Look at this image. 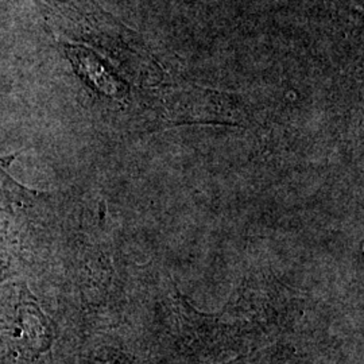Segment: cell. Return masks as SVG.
I'll return each instance as SVG.
<instances>
[{"mask_svg":"<svg viewBox=\"0 0 364 364\" xmlns=\"http://www.w3.org/2000/svg\"><path fill=\"white\" fill-rule=\"evenodd\" d=\"M42 193L15 181L0 165V272L9 270Z\"/></svg>","mask_w":364,"mask_h":364,"instance_id":"1","label":"cell"},{"mask_svg":"<svg viewBox=\"0 0 364 364\" xmlns=\"http://www.w3.org/2000/svg\"><path fill=\"white\" fill-rule=\"evenodd\" d=\"M16 316L11 326L13 346L23 356L34 358L52 346V328L26 287L19 290Z\"/></svg>","mask_w":364,"mask_h":364,"instance_id":"2","label":"cell"}]
</instances>
